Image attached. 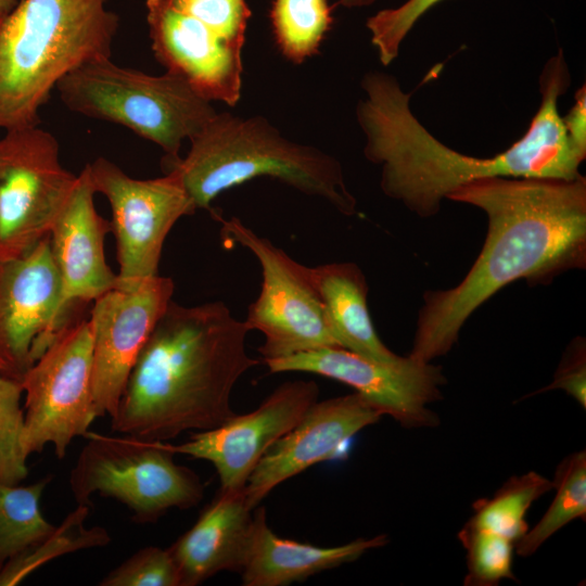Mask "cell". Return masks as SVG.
Returning a JSON list of instances; mask_svg holds the SVG:
<instances>
[{"label": "cell", "instance_id": "7c38bea8", "mask_svg": "<svg viewBox=\"0 0 586 586\" xmlns=\"http://www.w3.org/2000/svg\"><path fill=\"white\" fill-rule=\"evenodd\" d=\"M264 362L270 373L309 372L347 384L405 428L440 423L428 406L442 398L446 382L442 368L409 355L396 364H382L342 347H322Z\"/></svg>", "mask_w": 586, "mask_h": 586}, {"label": "cell", "instance_id": "ffe728a7", "mask_svg": "<svg viewBox=\"0 0 586 586\" xmlns=\"http://www.w3.org/2000/svg\"><path fill=\"white\" fill-rule=\"evenodd\" d=\"M309 273L340 347L382 364L404 358L388 349L377 334L367 306L366 278L356 264L319 265L309 267Z\"/></svg>", "mask_w": 586, "mask_h": 586}, {"label": "cell", "instance_id": "1f68e13d", "mask_svg": "<svg viewBox=\"0 0 586 586\" xmlns=\"http://www.w3.org/2000/svg\"><path fill=\"white\" fill-rule=\"evenodd\" d=\"M571 143L586 155V88L583 85L575 94V104L562 117Z\"/></svg>", "mask_w": 586, "mask_h": 586}, {"label": "cell", "instance_id": "3957f363", "mask_svg": "<svg viewBox=\"0 0 586 586\" xmlns=\"http://www.w3.org/2000/svg\"><path fill=\"white\" fill-rule=\"evenodd\" d=\"M249 331L220 301L182 306L171 300L131 369L112 430L166 442L235 415L233 386L260 364L246 353Z\"/></svg>", "mask_w": 586, "mask_h": 586}, {"label": "cell", "instance_id": "d4e9b609", "mask_svg": "<svg viewBox=\"0 0 586 586\" xmlns=\"http://www.w3.org/2000/svg\"><path fill=\"white\" fill-rule=\"evenodd\" d=\"M89 506L77 505L47 538L0 573V586H13L46 562L80 549L106 546L111 535L102 526L86 527Z\"/></svg>", "mask_w": 586, "mask_h": 586}, {"label": "cell", "instance_id": "d6a6232c", "mask_svg": "<svg viewBox=\"0 0 586 586\" xmlns=\"http://www.w3.org/2000/svg\"><path fill=\"white\" fill-rule=\"evenodd\" d=\"M377 0H339V3L347 9L365 8L373 4Z\"/></svg>", "mask_w": 586, "mask_h": 586}, {"label": "cell", "instance_id": "9c48e42d", "mask_svg": "<svg viewBox=\"0 0 586 586\" xmlns=\"http://www.w3.org/2000/svg\"><path fill=\"white\" fill-rule=\"evenodd\" d=\"M23 448L28 457L51 444L59 459L72 441L85 436L98 418L92 391V334L89 319L72 320L21 381Z\"/></svg>", "mask_w": 586, "mask_h": 586}, {"label": "cell", "instance_id": "83f0119b", "mask_svg": "<svg viewBox=\"0 0 586 586\" xmlns=\"http://www.w3.org/2000/svg\"><path fill=\"white\" fill-rule=\"evenodd\" d=\"M22 394L21 382L0 374V483L7 485H17L28 474Z\"/></svg>", "mask_w": 586, "mask_h": 586}, {"label": "cell", "instance_id": "44dd1931", "mask_svg": "<svg viewBox=\"0 0 586 586\" xmlns=\"http://www.w3.org/2000/svg\"><path fill=\"white\" fill-rule=\"evenodd\" d=\"M51 480L46 475L25 486L0 483V573L55 530L40 508Z\"/></svg>", "mask_w": 586, "mask_h": 586}, {"label": "cell", "instance_id": "9a60e30c", "mask_svg": "<svg viewBox=\"0 0 586 586\" xmlns=\"http://www.w3.org/2000/svg\"><path fill=\"white\" fill-rule=\"evenodd\" d=\"M318 395L314 381H288L255 410L233 415L213 429L194 433L182 444L166 445L174 454L209 461L221 489H242L268 448L301 421Z\"/></svg>", "mask_w": 586, "mask_h": 586}, {"label": "cell", "instance_id": "603a6c76", "mask_svg": "<svg viewBox=\"0 0 586 586\" xmlns=\"http://www.w3.org/2000/svg\"><path fill=\"white\" fill-rule=\"evenodd\" d=\"M552 488L556 495L542 519L517 543L521 557H530L553 534L575 519L586 520V453L566 456L557 467Z\"/></svg>", "mask_w": 586, "mask_h": 586}, {"label": "cell", "instance_id": "cb8c5ba5", "mask_svg": "<svg viewBox=\"0 0 586 586\" xmlns=\"http://www.w3.org/2000/svg\"><path fill=\"white\" fill-rule=\"evenodd\" d=\"M551 489L552 482L535 471L511 476L491 498L473 504V514L467 523L517 543L528 531L527 510Z\"/></svg>", "mask_w": 586, "mask_h": 586}, {"label": "cell", "instance_id": "836d02e7", "mask_svg": "<svg viewBox=\"0 0 586 586\" xmlns=\"http://www.w3.org/2000/svg\"><path fill=\"white\" fill-rule=\"evenodd\" d=\"M17 5V0H0V20Z\"/></svg>", "mask_w": 586, "mask_h": 586}, {"label": "cell", "instance_id": "d6986e66", "mask_svg": "<svg viewBox=\"0 0 586 586\" xmlns=\"http://www.w3.org/2000/svg\"><path fill=\"white\" fill-rule=\"evenodd\" d=\"M388 543L386 535L357 538L335 547H320L278 536L267 524L266 510L256 507L244 566V586H285L353 562Z\"/></svg>", "mask_w": 586, "mask_h": 586}, {"label": "cell", "instance_id": "f546056e", "mask_svg": "<svg viewBox=\"0 0 586 586\" xmlns=\"http://www.w3.org/2000/svg\"><path fill=\"white\" fill-rule=\"evenodd\" d=\"M101 586H181L177 565L168 549L146 546L110 571Z\"/></svg>", "mask_w": 586, "mask_h": 586}, {"label": "cell", "instance_id": "f1b7e54d", "mask_svg": "<svg viewBox=\"0 0 586 586\" xmlns=\"http://www.w3.org/2000/svg\"><path fill=\"white\" fill-rule=\"evenodd\" d=\"M444 0H407L396 8L383 9L368 17L366 27L383 65L391 64L399 47L417 22Z\"/></svg>", "mask_w": 586, "mask_h": 586}, {"label": "cell", "instance_id": "ac0fdd59", "mask_svg": "<svg viewBox=\"0 0 586 586\" xmlns=\"http://www.w3.org/2000/svg\"><path fill=\"white\" fill-rule=\"evenodd\" d=\"M242 489H219L195 523L167 549L181 586H195L221 571L241 573L253 514Z\"/></svg>", "mask_w": 586, "mask_h": 586}, {"label": "cell", "instance_id": "8fae6325", "mask_svg": "<svg viewBox=\"0 0 586 586\" xmlns=\"http://www.w3.org/2000/svg\"><path fill=\"white\" fill-rule=\"evenodd\" d=\"M95 193L112 208V232L119 265L116 285L130 289L157 276L165 239L195 207L174 170L163 177L136 179L105 157L86 166Z\"/></svg>", "mask_w": 586, "mask_h": 586}, {"label": "cell", "instance_id": "5b68a950", "mask_svg": "<svg viewBox=\"0 0 586 586\" xmlns=\"http://www.w3.org/2000/svg\"><path fill=\"white\" fill-rule=\"evenodd\" d=\"M186 157L166 167L180 178L195 209H211L224 191L258 177L321 198L345 216L356 213L341 164L330 154L284 138L263 116L217 113L194 137Z\"/></svg>", "mask_w": 586, "mask_h": 586}, {"label": "cell", "instance_id": "e0dca14e", "mask_svg": "<svg viewBox=\"0 0 586 586\" xmlns=\"http://www.w3.org/2000/svg\"><path fill=\"white\" fill-rule=\"evenodd\" d=\"M94 194L84 167L49 233L65 309L74 303L93 302L116 285L117 275L104 255V238L112 232V226L98 214Z\"/></svg>", "mask_w": 586, "mask_h": 586}, {"label": "cell", "instance_id": "5bb4252c", "mask_svg": "<svg viewBox=\"0 0 586 586\" xmlns=\"http://www.w3.org/2000/svg\"><path fill=\"white\" fill-rule=\"evenodd\" d=\"M174 281L154 276L133 288L114 286L92 303V391L98 417L115 413L131 369L171 302Z\"/></svg>", "mask_w": 586, "mask_h": 586}, {"label": "cell", "instance_id": "30bf717a", "mask_svg": "<svg viewBox=\"0 0 586 586\" xmlns=\"http://www.w3.org/2000/svg\"><path fill=\"white\" fill-rule=\"evenodd\" d=\"M78 175L63 167L58 139L39 125L0 138V262L49 235Z\"/></svg>", "mask_w": 586, "mask_h": 586}, {"label": "cell", "instance_id": "484cf974", "mask_svg": "<svg viewBox=\"0 0 586 586\" xmlns=\"http://www.w3.org/2000/svg\"><path fill=\"white\" fill-rule=\"evenodd\" d=\"M232 59L242 61L249 20L246 0H167Z\"/></svg>", "mask_w": 586, "mask_h": 586}, {"label": "cell", "instance_id": "7a4b0ae2", "mask_svg": "<svg viewBox=\"0 0 586 586\" xmlns=\"http://www.w3.org/2000/svg\"><path fill=\"white\" fill-rule=\"evenodd\" d=\"M563 51L551 56L539 77L542 101L527 130L507 150L476 157L438 141L410 109V93L386 73H367L361 81L366 99L356 107L366 136V158L381 166L384 194L420 217L438 213L442 201L457 188L482 178L575 179L584 154L571 143L558 100L569 88Z\"/></svg>", "mask_w": 586, "mask_h": 586}, {"label": "cell", "instance_id": "6da1fadb", "mask_svg": "<svg viewBox=\"0 0 586 586\" xmlns=\"http://www.w3.org/2000/svg\"><path fill=\"white\" fill-rule=\"evenodd\" d=\"M481 208L487 234L480 255L456 286L423 294L409 356L422 362L446 355L469 317L507 284L547 283L586 265V179L488 177L447 196Z\"/></svg>", "mask_w": 586, "mask_h": 586}, {"label": "cell", "instance_id": "4316f807", "mask_svg": "<svg viewBox=\"0 0 586 586\" xmlns=\"http://www.w3.org/2000/svg\"><path fill=\"white\" fill-rule=\"evenodd\" d=\"M458 538L467 551L466 586H496L502 579H515L514 542L468 523L459 531Z\"/></svg>", "mask_w": 586, "mask_h": 586}, {"label": "cell", "instance_id": "8992f818", "mask_svg": "<svg viewBox=\"0 0 586 586\" xmlns=\"http://www.w3.org/2000/svg\"><path fill=\"white\" fill-rule=\"evenodd\" d=\"M55 89L69 111L122 125L157 144L165 153V168L180 158L183 141L217 114L211 101L180 76L150 75L111 58L81 65Z\"/></svg>", "mask_w": 586, "mask_h": 586}, {"label": "cell", "instance_id": "277c9868", "mask_svg": "<svg viewBox=\"0 0 586 586\" xmlns=\"http://www.w3.org/2000/svg\"><path fill=\"white\" fill-rule=\"evenodd\" d=\"M106 0H23L0 20V130L40 124L59 81L111 58L118 16Z\"/></svg>", "mask_w": 586, "mask_h": 586}, {"label": "cell", "instance_id": "52a82bcc", "mask_svg": "<svg viewBox=\"0 0 586 586\" xmlns=\"http://www.w3.org/2000/svg\"><path fill=\"white\" fill-rule=\"evenodd\" d=\"M69 474L77 505L91 506L95 494L128 508L136 523L156 522L170 509H189L203 498L204 485L190 468L177 464L166 442L88 432Z\"/></svg>", "mask_w": 586, "mask_h": 586}, {"label": "cell", "instance_id": "4dcf8cb0", "mask_svg": "<svg viewBox=\"0 0 586 586\" xmlns=\"http://www.w3.org/2000/svg\"><path fill=\"white\" fill-rule=\"evenodd\" d=\"M563 390L586 408V348L584 339H575L568 347L551 383L539 392Z\"/></svg>", "mask_w": 586, "mask_h": 586}, {"label": "cell", "instance_id": "7402d4cb", "mask_svg": "<svg viewBox=\"0 0 586 586\" xmlns=\"http://www.w3.org/2000/svg\"><path fill=\"white\" fill-rule=\"evenodd\" d=\"M269 17L277 48L295 65L319 54L333 24L328 0H273Z\"/></svg>", "mask_w": 586, "mask_h": 586}, {"label": "cell", "instance_id": "ba28073f", "mask_svg": "<svg viewBox=\"0 0 586 586\" xmlns=\"http://www.w3.org/2000/svg\"><path fill=\"white\" fill-rule=\"evenodd\" d=\"M226 242L240 244L256 257L262 268V288L250 304L247 329L264 335L258 347L263 360L283 358L322 347H340L326 315L309 267L300 264L269 239L256 234L239 218L222 219Z\"/></svg>", "mask_w": 586, "mask_h": 586}, {"label": "cell", "instance_id": "2e32d148", "mask_svg": "<svg viewBox=\"0 0 586 586\" xmlns=\"http://www.w3.org/2000/svg\"><path fill=\"white\" fill-rule=\"evenodd\" d=\"M382 416L357 392L315 402L259 459L244 487L249 506L255 509L279 484L334 456L340 446Z\"/></svg>", "mask_w": 586, "mask_h": 586}, {"label": "cell", "instance_id": "4fadbf2b", "mask_svg": "<svg viewBox=\"0 0 586 586\" xmlns=\"http://www.w3.org/2000/svg\"><path fill=\"white\" fill-rule=\"evenodd\" d=\"M49 235L23 256L0 262V374L21 382L72 320Z\"/></svg>", "mask_w": 586, "mask_h": 586}]
</instances>
